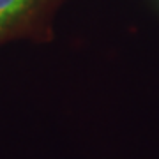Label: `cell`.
Wrapping results in <instances>:
<instances>
[{
  "mask_svg": "<svg viewBox=\"0 0 159 159\" xmlns=\"http://www.w3.org/2000/svg\"><path fill=\"white\" fill-rule=\"evenodd\" d=\"M29 2L30 0H0V23L18 14Z\"/></svg>",
  "mask_w": 159,
  "mask_h": 159,
  "instance_id": "cell-1",
  "label": "cell"
}]
</instances>
